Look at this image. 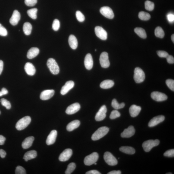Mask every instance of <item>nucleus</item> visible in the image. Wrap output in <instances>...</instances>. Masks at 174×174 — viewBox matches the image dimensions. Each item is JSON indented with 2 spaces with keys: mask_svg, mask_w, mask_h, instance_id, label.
Returning <instances> with one entry per match:
<instances>
[{
  "mask_svg": "<svg viewBox=\"0 0 174 174\" xmlns=\"http://www.w3.org/2000/svg\"><path fill=\"white\" fill-rule=\"evenodd\" d=\"M109 131V128L106 127H101L98 128L92 135V140L97 141L106 135Z\"/></svg>",
  "mask_w": 174,
  "mask_h": 174,
  "instance_id": "f257e3e1",
  "label": "nucleus"
},
{
  "mask_svg": "<svg viewBox=\"0 0 174 174\" xmlns=\"http://www.w3.org/2000/svg\"><path fill=\"white\" fill-rule=\"evenodd\" d=\"M31 121V117L29 116H26L19 120L16 123V127L19 131L25 129L30 124Z\"/></svg>",
  "mask_w": 174,
  "mask_h": 174,
  "instance_id": "f03ea898",
  "label": "nucleus"
},
{
  "mask_svg": "<svg viewBox=\"0 0 174 174\" xmlns=\"http://www.w3.org/2000/svg\"><path fill=\"white\" fill-rule=\"evenodd\" d=\"M47 65L48 67L54 75H57L59 72V68L55 60L52 58H50L47 60Z\"/></svg>",
  "mask_w": 174,
  "mask_h": 174,
  "instance_id": "7ed1b4c3",
  "label": "nucleus"
},
{
  "mask_svg": "<svg viewBox=\"0 0 174 174\" xmlns=\"http://www.w3.org/2000/svg\"><path fill=\"white\" fill-rule=\"evenodd\" d=\"M159 143L160 141L158 139L150 140L144 142L142 147L144 150L147 152H149L153 147L158 146Z\"/></svg>",
  "mask_w": 174,
  "mask_h": 174,
  "instance_id": "20e7f679",
  "label": "nucleus"
},
{
  "mask_svg": "<svg viewBox=\"0 0 174 174\" xmlns=\"http://www.w3.org/2000/svg\"><path fill=\"white\" fill-rule=\"evenodd\" d=\"M134 79L136 83H140L143 82L145 79L144 72L141 68L137 67L134 70Z\"/></svg>",
  "mask_w": 174,
  "mask_h": 174,
  "instance_id": "39448f33",
  "label": "nucleus"
},
{
  "mask_svg": "<svg viewBox=\"0 0 174 174\" xmlns=\"http://www.w3.org/2000/svg\"><path fill=\"white\" fill-rule=\"evenodd\" d=\"M99 155L97 153L94 152L85 157L84 159V163L85 165L90 166L96 163L97 161Z\"/></svg>",
  "mask_w": 174,
  "mask_h": 174,
  "instance_id": "423d86ee",
  "label": "nucleus"
},
{
  "mask_svg": "<svg viewBox=\"0 0 174 174\" xmlns=\"http://www.w3.org/2000/svg\"><path fill=\"white\" fill-rule=\"evenodd\" d=\"M104 158L106 163L111 166L117 165L118 161L112 154L109 152H107L105 153Z\"/></svg>",
  "mask_w": 174,
  "mask_h": 174,
  "instance_id": "0eeeda50",
  "label": "nucleus"
},
{
  "mask_svg": "<svg viewBox=\"0 0 174 174\" xmlns=\"http://www.w3.org/2000/svg\"><path fill=\"white\" fill-rule=\"evenodd\" d=\"M100 63L101 66L104 68H107L110 66V63L108 53L103 52L100 57Z\"/></svg>",
  "mask_w": 174,
  "mask_h": 174,
  "instance_id": "6e6552de",
  "label": "nucleus"
},
{
  "mask_svg": "<svg viewBox=\"0 0 174 174\" xmlns=\"http://www.w3.org/2000/svg\"><path fill=\"white\" fill-rule=\"evenodd\" d=\"M100 11L103 15L108 19H112L114 17V13L112 10L109 7H102L100 9Z\"/></svg>",
  "mask_w": 174,
  "mask_h": 174,
  "instance_id": "1a4fd4ad",
  "label": "nucleus"
},
{
  "mask_svg": "<svg viewBox=\"0 0 174 174\" xmlns=\"http://www.w3.org/2000/svg\"><path fill=\"white\" fill-rule=\"evenodd\" d=\"M151 97L152 99L157 102H161L167 99V95L164 93L157 92H153L151 94Z\"/></svg>",
  "mask_w": 174,
  "mask_h": 174,
  "instance_id": "9d476101",
  "label": "nucleus"
},
{
  "mask_svg": "<svg viewBox=\"0 0 174 174\" xmlns=\"http://www.w3.org/2000/svg\"><path fill=\"white\" fill-rule=\"evenodd\" d=\"M95 31L96 36L100 39L106 40L107 39V33L102 27L100 26L96 27Z\"/></svg>",
  "mask_w": 174,
  "mask_h": 174,
  "instance_id": "9b49d317",
  "label": "nucleus"
},
{
  "mask_svg": "<svg viewBox=\"0 0 174 174\" xmlns=\"http://www.w3.org/2000/svg\"><path fill=\"white\" fill-rule=\"evenodd\" d=\"M107 108L106 106L103 105L100 108L99 111L97 113L95 117V119L97 121H100L104 120L106 116Z\"/></svg>",
  "mask_w": 174,
  "mask_h": 174,
  "instance_id": "f8f14e48",
  "label": "nucleus"
},
{
  "mask_svg": "<svg viewBox=\"0 0 174 174\" xmlns=\"http://www.w3.org/2000/svg\"><path fill=\"white\" fill-rule=\"evenodd\" d=\"M72 155V150L70 149H67L60 155L59 159L61 162H65L69 159Z\"/></svg>",
  "mask_w": 174,
  "mask_h": 174,
  "instance_id": "ddd939ff",
  "label": "nucleus"
},
{
  "mask_svg": "<svg viewBox=\"0 0 174 174\" xmlns=\"http://www.w3.org/2000/svg\"><path fill=\"white\" fill-rule=\"evenodd\" d=\"M80 107V105L79 103H75L68 107L65 112L68 115L73 114L79 111Z\"/></svg>",
  "mask_w": 174,
  "mask_h": 174,
  "instance_id": "4468645a",
  "label": "nucleus"
},
{
  "mask_svg": "<svg viewBox=\"0 0 174 174\" xmlns=\"http://www.w3.org/2000/svg\"><path fill=\"white\" fill-rule=\"evenodd\" d=\"M165 119L164 116L162 115H158L153 117L148 123V126L149 127H155L159 123L162 122Z\"/></svg>",
  "mask_w": 174,
  "mask_h": 174,
  "instance_id": "2eb2a0df",
  "label": "nucleus"
},
{
  "mask_svg": "<svg viewBox=\"0 0 174 174\" xmlns=\"http://www.w3.org/2000/svg\"><path fill=\"white\" fill-rule=\"evenodd\" d=\"M135 130L133 126H130L121 133V136L123 138H129L134 135Z\"/></svg>",
  "mask_w": 174,
  "mask_h": 174,
  "instance_id": "dca6fc26",
  "label": "nucleus"
},
{
  "mask_svg": "<svg viewBox=\"0 0 174 174\" xmlns=\"http://www.w3.org/2000/svg\"><path fill=\"white\" fill-rule=\"evenodd\" d=\"M75 84L72 81H69L65 83L64 85L63 86L61 90V94L63 95L67 94L69 91L72 89L74 86Z\"/></svg>",
  "mask_w": 174,
  "mask_h": 174,
  "instance_id": "f3484780",
  "label": "nucleus"
},
{
  "mask_svg": "<svg viewBox=\"0 0 174 174\" xmlns=\"http://www.w3.org/2000/svg\"><path fill=\"white\" fill-rule=\"evenodd\" d=\"M21 19V14L17 10H15L13 12L9 22L12 25L15 26L18 24Z\"/></svg>",
  "mask_w": 174,
  "mask_h": 174,
  "instance_id": "a211bd4d",
  "label": "nucleus"
},
{
  "mask_svg": "<svg viewBox=\"0 0 174 174\" xmlns=\"http://www.w3.org/2000/svg\"><path fill=\"white\" fill-rule=\"evenodd\" d=\"M55 94L54 90H47L43 91L40 95V98L43 100H49Z\"/></svg>",
  "mask_w": 174,
  "mask_h": 174,
  "instance_id": "6ab92c4d",
  "label": "nucleus"
},
{
  "mask_svg": "<svg viewBox=\"0 0 174 174\" xmlns=\"http://www.w3.org/2000/svg\"><path fill=\"white\" fill-rule=\"evenodd\" d=\"M57 135V132L56 130L52 131L47 138L46 142L47 144L50 145L54 144L56 140Z\"/></svg>",
  "mask_w": 174,
  "mask_h": 174,
  "instance_id": "aec40b11",
  "label": "nucleus"
},
{
  "mask_svg": "<svg viewBox=\"0 0 174 174\" xmlns=\"http://www.w3.org/2000/svg\"><path fill=\"white\" fill-rule=\"evenodd\" d=\"M84 64L86 69L87 70L92 69L93 67V61L91 54L89 53L86 55L84 60Z\"/></svg>",
  "mask_w": 174,
  "mask_h": 174,
  "instance_id": "412c9836",
  "label": "nucleus"
},
{
  "mask_svg": "<svg viewBox=\"0 0 174 174\" xmlns=\"http://www.w3.org/2000/svg\"><path fill=\"white\" fill-rule=\"evenodd\" d=\"M24 69L27 74L31 76L33 75L36 73V69L34 65L31 63H27L25 65Z\"/></svg>",
  "mask_w": 174,
  "mask_h": 174,
  "instance_id": "4be33fe9",
  "label": "nucleus"
},
{
  "mask_svg": "<svg viewBox=\"0 0 174 174\" xmlns=\"http://www.w3.org/2000/svg\"><path fill=\"white\" fill-rule=\"evenodd\" d=\"M141 108V107L135 105L131 106L129 108V113L131 117H137L139 114Z\"/></svg>",
  "mask_w": 174,
  "mask_h": 174,
  "instance_id": "5701e85b",
  "label": "nucleus"
},
{
  "mask_svg": "<svg viewBox=\"0 0 174 174\" xmlns=\"http://www.w3.org/2000/svg\"><path fill=\"white\" fill-rule=\"evenodd\" d=\"M34 137L32 136L27 137L23 142L22 147L24 149H27L31 147L34 140Z\"/></svg>",
  "mask_w": 174,
  "mask_h": 174,
  "instance_id": "b1692460",
  "label": "nucleus"
},
{
  "mask_svg": "<svg viewBox=\"0 0 174 174\" xmlns=\"http://www.w3.org/2000/svg\"><path fill=\"white\" fill-rule=\"evenodd\" d=\"M39 50L37 47H32L29 50L27 54V57L29 59H33L37 56L39 53Z\"/></svg>",
  "mask_w": 174,
  "mask_h": 174,
  "instance_id": "393cba45",
  "label": "nucleus"
},
{
  "mask_svg": "<svg viewBox=\"0 0 174 174\" xmlns=\"http://www.w3.org/2000/svg\"><path fill=\"white\" fill-rule=\"evenodd\" d=\"M80 124V121L75 120L70 122L67 126V129L68 131H72L79 127Z\"/></svg>",
  "mask_w": 174,
  "mask_h": 174,
  "instance_id": "a878e982",
  "label": "nucleus"
},
{
  "mask_svg": "<svg viewBox=\"0 0 174 174\" xmlns=\"http://www.w3.org/2000/svg\"><path fill=\"white\" fill-rule=\"evenodd\" d=\"M37 155L36 151L34 150L30 151L25 153L23 159L25 161L27 162L29 160H31L36 158Z\"/></svg>",
  "mask_w": 174,
  "mask_h": 174,
  "instance_id": "bb28decb",
  "label": "nucleus"
},
{
  "mask_svg": "<svg viewBox=\"0 0 174 174\" xmlns=\"http://www.w3.org/2000/svg\"><path fill=\"white\" fill-rule=\"evenodd\" d=\"M69 43L70 47L72 49H75L77 48L78 46L77 40L74 35H70L69 39Z\"/></svg>",
  "mask_w": 174,
  "mask_h": 174,
  "instance_id": "cd10ccee",
  "label": "nucleus"
},
{
  "mask_svg": "<svg viewBox=\"0 0 174 174\" xmlns=\"http://www.w3.org/2000/svg\"><path fill=\"white\" fill-rule=\"evenodd\" d=\"M114 85V83L113 81L110 80H106L101 83L100 87L103 89H107L112 87Z\"/></svg>",
  "mask_w": 174,
  "mask_h": 174,
  "instance_id": "c85d7f7f",
  "label": "nucleus"
},
{
  "mask_svg": "<svg viewBox=\"0 0 174 174\" xmlns=\"http://www.w3.org/2000/svg\"><path fill=\"white\" fill-rule=\"evenodd\" d=\"M119 150L121 152L127 154H134L135 152L134 148L131 147H127V146L121 147L119 148Z\"/></svg>",
  "mask_w": 174,
  "mask_h": 174,
  "instance_id": "c756f323",
  "label": "nucleus"
},
{
  "mask_svg": "<svg viewBox=\"0 0 174 174\" xmlns=\"http://www.w3.org/2000/svg\"><path fill=\"white\" fill-rule=\"evenodd\" d=\"M32 28V25L30 23L25 22L23 26V31L24 34L26 35H29L31 34Z\"/></svg>",
  "mask_w": 174,
  "mask_h": 174,
  "instance_id": "7c9ffc66",
  "label": "nucleus"
},
{
  "mask_svg": "<svg viewBox=\"0 0 174 174\" xmlns=\"http://www.w3.org/2000/svg\"><path fill=\"white\" fill-rule=\"evenodd\" d=\"M135 33L139 36L142 39H145L147 37V34L144 29L141 27H136L134 30Z\"/></svg>",
  "mask_w": 174,
  "mask_h": 174,
  "instance_id": "2f4dec72",
  "label": "nucleus"
},
{
  "mask_svg": "<svg viewBox=\"0 0 174 174\" xmlns=\"http://www.w3.org/2000/svg\"><path fill=\"white\" fill-rule=\"evenodd\" d=\"M155 35L156 37L163 38L165 36V32L162 27H158L156 28L155 32Z\"/></svg>",
  "mask_w": 174,
  "mask_h": 174,
  "instance_id": "473e14b6",
  "label": "nucleus"
},
{
  "mask_svg": "<svg viewBox=\"0 0 174 174\" xmlns=\"http://www.w3.org/2000/svg\"><path fill=\"white\" fill-rule=\"evenodd\" d=\"M139 17L142 21H147L149 20L151 18L149 14L144 11H141L139 13Z\"/></svg>",
  "mask_w": 174,
  "mask_h": 174,
  "instance_id": "72a5a7b5",
  "label": "nucleus"
},
{
  "mask_svg": "<svg viewBox=\"0 0 174 174\" xmlns=\"http://www.w3.org/2000/svg\"><path fill=\"white\" fill-rule=\"evenodd\" d=\"M112 107L114 108V109L117 110L120 109H121L125 106V104L124 103H122L119 104L117 102V101L115 99H113L112 102Z\"/></svg>",
  "mask_w": 174,
  "mask_h": 174,
  "instance_id": "f704fd0d",
  "label": "nucleus"
},
{
  "mask_svg": "<svg viewBox=\"0 0 174 174\" xmlns=\"http://www.w3.org/2000/svg\"><path fill=\"white\" fill-rule=\"evenodd\" d=\"M38 11L37 8H33L30 9L27 11L29 16L33 19H36L37 18V13Z\"/></svg>",
  "mask_w": 174,
  "mask_h": 174,
  "instance_id": "c9c22d12",
  "label": "nucleus"
},
{
  "mask_svg": "<svg viewBox=\"0 0 174 174\" xmlns=\"http://www.w3.org/2000/svg\"><path fill=\"white\" fill-rule=\"evenodd\" d=\"M76 167V165L74 163H71L68 165L67 168L65 171V174H71L74 171Z\"/></svg>",
  "mask_w": 174,
  "mask_h": 174,
  "instance_id": "e433bc0d",
  "label": "nucleus"
},
{
  "mask_svg": "<svg viewBox=\"0 0 174 174\" xmlns=\"http://www.w3.org/2000/svg\"><path fill=\"white\" fill-rule=\"evenodd\" d=\"M145 7L147 11H152L154 9L155 4L153 2L147 1L145 2Z\"/></svg>",
  "mask_w": 174,
  "mask_h": 174,
  "instance_id": "4c0bfd02",
  "label": "nucleus"
},
{
  "mask_svg": "<svg viewBox=\"0 0 174 174\" xmlns=\"http://www.w3.org/2000/svg\"><path fill=\"white\" fill-rule=\"evenodd\" d=\"M1 105L6 108L7 109H11V103L4 98H2L1 100Z\"/></svg>",
  "mask_w": 174,
  "mask_h": 174,
  "instance_id": "58836bf2",
  "label": "nucleus"
},
{
  "mask_svg": "<svg viewBox=\"0 0 174 174\" xmlns=\"http://www.w3.org/2000/svg\"><path fill=\"white\" fill-rule=\"evenodd\" d=\"M52 29L54 31H58L60 27V22L59 20L55 19L52 24Z\"/></svg>",
  "mask_w": 174,
  "mask_h": 174,
  "instance_id": "ea45409f",
  "label": "nucleus"
},
{
  "mask_svg": "<svg viewBox=\"0 0 174 174\" xmlns=\"http://www.w3.org/2000/svg\"><path fill=\"white\" fill-rule=\"evenodd\" d=\"M121 114L117 110H113L111 113L110 116L111 119H116L120 117Z\"/></svg>",
  "mask_w": 174,
  "mask_h": 174,
  "instance_id": "a19ab883",
  "label": "nucleus"
},
{
  "mask_svg": "<svg viewBox=\"0 0 174 174\" xmlns=\"http://www.w3.org/2000/svg\"><path fill=\"white\" fill-rule=\"evenodd\" d=\"M76 16L77 19L79 22H83L85 21V16L80 11H77L76 12Z\"/></svg>",
  "mask_w": 174,
  "mask_h": 174,
  "instance_id": "79ce46f5",
  "label": "nucleus"
},
{
  "mask_svg": "<svg viewBox=\"0 0 174 174\" xmlns=\"http://www.w3.org/2000/svg\"><path fill=\"white\" fill-rule=\"evenodd\" d=\"M166 84L168 87L172 91H174V80L171 79H168L166 80Z\"/></svg>",
  "mask_w": 174,
  "mask_h": 174,
  "instance_id": "37998d69",
  "label": "nucleus"
},
{
  "mask_svg": "<svg viewBox=\"0 0 174 174\" xmlns=\"http://www.w3.org/2000/svg\"><path fill=\"white\" fill-rule=\"evenodd\" d=\"M16 174H26V171L25 169L21 166H18L17 167L15 170Z\"/></svg>",
  "mask_w": 174,
  "mask_h": 174,
  "instance_id": "c03bdc74",
  "label": "nucleus"
},
{
  "mask_svg": "<svg viewBox=\"0 0 174 174\" xmlns=\"http://www.w3.org/2000/svg\"><path fill=\"white\" fill-rule=\"evenodd\" d=\"M37 0H25V3L29 7L34 6L37 3Z\"/></svg>",
  "mask_w": 174,
  "mask_h": 174,
  "instance_id": "a18cd8bd",
  "label": "nucleus"
},
{
  "mask_svg": "<svg viewBox=\"0 0 174 174\" xmlns=\"http://www.w3.org/2000/svg\"><path fill=\"white\" fill-rule=\"evenodd\" d=\"M7 34V32L5 28L0 24V35L2 36H6Z\"/></svg>",
  "mask_w": 174,
  "mask_h": 174,
  "instance_id": "49530a36",
  "label": "nucleus"
},
{
  "mask_svg": "<svg viewBox=\"0 0 174 174\" xmlns=\"http://www.w3.org/2000/svg\"><path fill=\"white\" fill-rule=\"evenodd\" d=\"M164 155L166 156V157H173L174 156V150L172 149L166 151L164 153Z\"/></svg>",
  "mask_w": 174,
  "mask_h": 174,
  "instance_id": "de8ad7c7",
  "label": "nucleus"
},
{
  "mask_svg": "<svg viewBox=\"0 0 174 174\" xmlns=\"http://www.w3.org/2000/svg\"><path fill=\"white\" fill-rule=\"evenodd\" d=\"M157 54L159 57L163 58H166L169 55L167 52L164 51H161V50L157 51Z\"/></svg>",
  "mask_w": 174,
  "mask_h": 174,
  "instance_id": "09e8293b",
  "label": "nucleus"
},
{
  "mask_svg": "<svg viewBox=\"0 0 174 174\" xmlns=\"http://www.w3.org/2000/svg\"><path fill=\"white\" fill-rule=\"evenodd\" d=\"M167 18L168 21L171 23H172L174 21V15L172 13H169L167 15Z\"/></svg>",
  "mask_w": 174,
  "mask_h": 174,
  "instance_id": "8fccbe9b",
  "label": "nucleus"
},
{
  "mask_svg": "<svg viewBox=\"0 0 174 174\" xmlns=\"http://www.w3.org/2000/svg\"><path fill=\"white\" fill-rule=\"evenodd\" d=\"M168 63L169 64H173L174 63V59L173 57L171 55H169L166 57Z\"/></svg>",
  "mask_w": 174,
  "mask_h": 174,
  "instance_id": "3c124183",
  "label": "nucleus"
},
{
  "mask_svg": "<svg viewBox=\"0 0 174 174\" xmlns=\"http://www.w3.org/2000/svg\"><path fill=\"white\" fill-rule=\"evenodd\" d=\"M86 174H101L99 171L96 170H92L87 171L85 173Z\"/></svg>",
  "mask_w": 174,
  "mask_h": 174,
  "instance_id": "603ef678",
  "label": "nucleus"
},
{
  "mask_svg": "<svg viewBox=\"0 0 174 174\" xmlns=\"http://www.w3.org/2000/svg\"><path fill=\"white\" fill-rule=\"evenodd\" d=\"M6 140L5 137H4V136L0 135V145H4Z\"/></svg>",
  "mask_w": 174,
  "mask_h": 174,
  "instance_id": "864d4df0",
  "label": "nucleus"
},
{
  "mask_svg": "<svg viewBox=\"0 0 174 174\" xmlns=\"http://www.w3.org/2000/svg\"><path fill=\"white\" fill-rule=\"evenodd\" d=\"M6 155V153L4 150L1 149H0V156L2 158H4Z\"/></svg>",
  "mask_w": 174,
  "mask_h": 174,
  "instance_id": "5fc2aeb1",
  "label": "nucleus"
},
{
  "mask_svg": "<svg viewBox=\"0 0 174 174\" xmlns=\"http://www.w3.org/2000/svg\"><path fill=\"white\" fill-rule=\"evenodd\" d=\"M3 62L1 60H0V75L1 74L3 68Z\"/></svg>",
  "mask_w": 174,
  "mask_h": 174,
  "instance_id": "6e6d98bb",
  "label": "nucleus"
},
{
  "mask_svg": "<svg viewBox=\"0 0 174 174\" xmlns=\"http://www.w3.org/2000/svg\"><path fill=\"white\" fill-rule=\"evenodd\" d=\"M121 173V172L120 170L118 171H113L108 173V174H120Z\"/></svg>",
  "mask_w": 174,
  "mask_h": 174,
  "instance_id": "4d7b16f0",
  "label": "nucleus"
},
{
  "mask_svg": "<svg viewBox=\"0 0 174 174\" xmlns=\"http://www.w3.org/2000/svg\"><path fill=\"white\" fill-rule=\"evenodd\" d=\"M1 91L3 95H7L8 93V91L5 88H2Z\"/></svg>",
  "mask_w": 174,
  "mask_h": 174,
  "instance_id": "13d9d810",
  "label": "nucleus"
},
{
  "mask_svg": "<svg viewBox=\"0 0 174 174\" xmlns=\"http://www.w3.org/2000/svg\"><path fill=\"white\" fill-rule=\"evenodd\" d=\"M171 39L172 40V41L174 43V35L173 34L171 35Z\"/></svg>",
  "mask_w": 174,
  "mask_h": 174,
  "instance_id": "bf43d9fd",
  "label": "nucleus"
},
{
  "mask_svg": "<svg viewBox=\"0 0 174 174\" xmlns=\"http://www.w3.org/2000/svg\"><path fill=\"white\" fill-rule=\"evenodd\" d=\"M3 95V94H2V93L0 91V97H1Z\"/></svg>",
  "mask_w": 174,
  "mask_h": 174,
  "instance_id": "052dcab7",
  "label": "nucleus"
},
{
  "mask_svg": "<svg viewBox=\"0 0 174 174\" xmlns=\"http://www.w3.org/2000/svg\"><path fill=\"white\" fill-rule=\"evenodd\" d=\"M166 174H172V173H166Z\"/></svg>",
  "mask_w": 174,
  "mask_h": 174,
  "instance_id": "680f3d73",
  "label": "nucleus"
},
{
  "mask_svg": "<svg viewBox=\"0 0 174 174\" xmlns=\"http://www.w3.org/2000/svg\"><path fill=\"white\" fill-rule=\"evenodd\" d=\"M94 164H95V165H96L97 164V163H94Z\"/></svg>",
  "mask_w": 174,
  "mask_h": 174,
  "instance_id": "e2e57ef3",
  "label": "nucleus"
},
{
  "mask_svg": "<svg viewBox=\"0 0 174 174\" xmlns=\"http://www.w3.org/2000/svg\"><path fill=\"white\" fill-rule=\"evenodd\" d=\"M0 114H1V112H0Z\"/></svg>",
  "mask_w": 174,
  "mask_h": 174,
  "instance_id": "0e129e2a",
  "label": "nucleus"
}]
</instances>
